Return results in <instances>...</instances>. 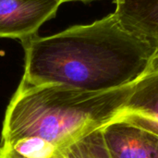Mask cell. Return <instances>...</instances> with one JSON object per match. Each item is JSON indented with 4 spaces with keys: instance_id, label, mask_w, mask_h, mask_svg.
<instances>
[{
    "instance_id": "2",
    "label": "cell",
    "mask_w": 158,
    "mask_h": 158,
    "mask_svg": "<svg viewBox=\"0 0 158 158\" xmlns=\"http://www.w3.org/2000/svg\"><path fill=\"white\" fill-rule=\"evenodd\" d=\"M131 85L93 93L56 83H19L6 110L0 146L40 138L62 151L108 123Z\"/></svg>"
},
{
    "instance_id": "10",
    "label": "cell",
    "mask_w": 158,
    "mask_h": 158,
    "mask_svg": "<svg viewBox=\"0 0 158 158\" xmlns=\"http://www.w3.org/2000/svg\"><path fill=\"white\" fill-rule=\"evenodd\" d=\"M118 1H119V0H114V2L116 3V2H118Z\"/></svg>"
},
{
    "instance_id": "9",
    "label": "cell",
    "mask_w": 158,
    "mask_h": 158,
    "mask_svg": "<svg viewBox=\"0 0 158 158\" xmlns=\"http://www.w3.org/2000/svg\"><path fill=\"white\" fill-rule=\"evenodd\" d=\"M57 1H59L61 4H63V3H66V2H83V3H88V2L94 1V0H57Z\"/></svg>"
},
{
    "instance_id": "6",
    "label": "cell",
    "mask_w": 158,
    "mask_h": 158,
    "mask_svg": "<svg viewBox=\"0 0 158 158\" xmlns=\"http://www.w3.org/2000/svg\"><path fill=\"white\" fill-rule=\"evenodd\" d=\"M114 12L126 29L158 49V0H119Z\"/></svg>"
},
{
    "instance_id": "7",
    "label": "cell",
    "mask_w": 158,
    "mask_h": 158,
    "mask_svg": "<svg viewBox=\"0 0 158 158\" xmlns=\"http://www.w3.org/2000/svg\"><path fill=\"white\" fill-rule=\"evenodd\" d=\"M58 152L65 158H111L106 146L101 128Z\"/></svg>"
},
{
    "instance_id": "4",
    "label": "cell",
    "mask_w": 158,
    "mask_h": 158,
    "mask_svg": "<svg viewBox=\"0 0 158 158\" xmlns=\"http://www.w3.org/2000/svg\"><path fill=\"white\" fill-rule=\"evenodd\" d=\"M112 119L127 120L158 134V50Z\"/></svg>"
},
{
    "instance_id": "1",
    "label": "cell",
    "mask_w": 158,
    "mask_h": 158,
    "mask_svg": "<svg viewBox=\"0 0 158 158\" xmlns=\"http://www.w3.org/2000/svg\"><path fill=\"white\" fill-rule=\"evenodd\" d=\"M21 44V84L56 83L93 93L133 83L158 50L126 29L115 12L56 34H36Z\"/></svg>"
},
{
    "instance_id": "5",
    "label": "cell",
    "mask_w": 158,
    "mask_h": 158,
    "mask_svg": "<svg viewBox=\"0 0 158 158\" xmlns=\"http://www.w3.org/2000/svg\"><path fill=\"white\" fill-rule=\"evenodd\" d=\"M111 158H158V134L123 119L101 128Z\"/></svg>"
},
{
    "instance_id": "8",
    "label": "cell",
    "mask_w": 158,
    "mask_h": 158,
    "mask_svg": "<svg viewBox=\"0 0 158 158\" xmlns=\"http://www.w3.org/2000/svg\"><path fill=\"white\" fill-rule=\"evenodd\" d=\"M0 158H23L16 154H14L13 152L11 151H8V150H6V149H2L0 148ZM44 158H65L58 151H56V153H54L53 155L47 156V157Z\"/></svg>"
},
{
    "instance_id": "3",
    "label": "cell",
    "mask_w": 158,
    "mask_h": 158,
    "mask_svg": "<svg viewBox=\"0 0 158 158\" xmlns=\"http://www.w3.org/2000/svg\"><path fill=\"white\" fill-rule=\"evenodd\" d=\"M60 5L57 0H0V38L23 41L36 35Z\"/></svg>"
}]
</instances>
